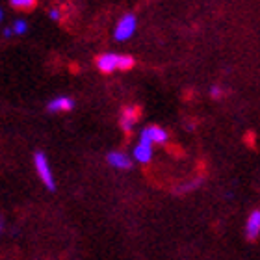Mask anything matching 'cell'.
Segmentation results:
<instances>
[{"label": "cell", "mask_w": 260, "mask_h": 260, "mask_svg": "<svg viewBox=\"0 0 260 260\" xmlns=\"http://www.w3.org/2000/svg\"><path fill=\"white\" fill-rule=\"evenodd\" d=\"M134 158L136 162L140 164H149L152 160V143L145 140H140L138 145L134 147Z\"/></svg>", "instance_id": "obj_9"}, {"label": "cell", "mask_w": 260, "mask_h": 260, "mask_svg": "<svg viewBox=\"0 0 260 260\" xmlns=\"http://www.w3.org/2000/svg\"><path fill=\"white\" fill-rule=\"evenodd\" d=\"M49 17H50V19H52V21H60L61 11L58 10V8H52V10L49 11Z\"/></svg>", "instance_id": "obj_15"}, {"label": "cell", "mask_w": 260, "mask_h": 260, "mask_svg": "<svg viewBox=\"0 0 260 260\" xmlns=\"http://www.w3.org/2000/svg\"><path fill=\"white\" fill-rule=\"evenodd\" d=\"M140 140H145L152 145H166L169 141L168 132L158 125H149L140 132Z\"/></svg>", "instance_id": "obj_3"}, {"label": "cell", "mask_w": 260, "mask_h": 260, "mask_svg": "<svg viewBox=\"0 0 260 260\" xmlns=\"http://www.w3.org/2000/svg\"><path fill=\"white\" fill-rule=\"evenodd\" d=\"M136 26H138L136 15H134V13H126V15L121 17V21L117 22L115 32H114V38L117 39V41H126V39H130L132 36H134Z\"/></svg>", "instance_id": "obj_2"}, {"label": "cell", "mask_w": 260, "mask_h": 260, "mask_svg": "<svg viewBox=\"0 0 260 260\" xmlns=\"http://www.w3.org/2000/svg\"><path fill=\"white\" fill-rule=\"evenodd\" d=\"M140 114L141 110L138 106H125V108L121 110L119 126L123 128V132H126V134L132 132V128H134L138 119H140Z\"/></svg>", "instance_id": "obj_4"}, {"label": "cell", "mask_w": 260, "mask_h": 260, "mask_svg": "<svg viewBox=\"0 0 260 260\" xmlns=\"http://www.w3.org/2000/svg\"><path fill=\"white\" fill-rule=\"evenodd\" d=\"M0 21H2V11H0Z\"/></svg>", "instance_id": "obj_18"}, {"label": "cell", "mask_w": 260, "mask_h": 260, "mask_svg": "<svg viewBox=\"0 0 260 260\" xmlns=\"http://www.w3.org/2000/svg\"><path fill=\"white\" fill-rule=\"evenodd\" d=\"M136 65V60L128 54H121L119 58V71H130Z\"/></svg>", "instance_id": "obj_12"}, {"label": "cell", "mask_w": 260, "mask_h": 260, "mask_svg": "<svg viewBox=\"0 0 260 260\" xmlns=\"http://www.w3.org/2000/svg\"><path fill=\"white\" fill-rule=\"evenodd\" d=\"M75 108V101L71 97H65V95H60V97H54L47 104V112L50 114H60V112H71Z\"/></svg>", "instance_id": "obj_7"}, {"label": "cell", "mask_w": 260, "mask_h": 260, "mask_svg": "<svg viewBox=\"0 0 260 260\" xmlns=\"http://www.w3.org/2000/svg\"><path fill=\"white\" fill-rule=\"evenodd\" d=\"M11 36H15V32H13V28H6L4 30V38H11Z\"/></svg>", "instance_id": "obj_16"}, {"label": "cell", "mask_w": 260, "mask_h": 260, "mask_svg": "<svg viewBox=\"0 0 260 260\" xmlns=\"http://www.w3.org/2000/svg\"><path fill=\"white\" fill-rule=\"evenodd\" d=\"M34 164H36V171H38L41 182H43V184L52 191L56 188V182H54V177H52V171H50L47 154L41 152V151H38L36 154H34Z\"/></svg>", "instance_id": "obj_1"}, {"label": "cell", "mask_w": 260, "mask_h": 260, "mask_svg": "<svg viewBox=\"0 0 260 260\" xmlns=\"http://www.w3.org/2000/svg\"><path fill=\"white\" fill-rule=\"evenodd\" d=\"M10 4H11V8H15V10L30 11L38 6V0H10Z\"/></svg>", "instance_id": "obj_11"}, {"label": "cell", "mask_w": 260, "mask_h": 260, "mask_svg": "<svg viewBox=\"0 0 260 260\" xmlns=\"http://www.w3.org/2000/svg\"><path fill=\"white\" fill-rule=\"evenodd\" d=\"M119 58L121 54H115V52H104V54H99L95 63H97V69L104 75H110L114 71L119 69Z\"/></svg>", "instance_id": "obj_5"}, {"label": "cell", "mask_w": 260, "mask_h": 260, "mask_svg": "<svg viewBox=\"0 0 260 260\" xmlns=\"http://www.w3.org/2000/svg\"><path fill=\"white\" fill-rule=\"evenodd\" d=\"M260 236V208L251 212L247 221H245V238L247 242H255Z\"/></svg>", "instance_id": "obj_6"}, {"label": "cell", "mask_w": 260, "mask_h": 260, "mask_svg": "<svg viewBox=\"0 0 260 260\" xmlns=\"http://www.w3.org/2000/svg\"><path fill=\"white\" fill-rule=\"evenodd\" d=\"M225 95H227V91H225V89H223L221 86H212V87H210V97H212V99H216V101H219V99H223Z\"/></svg>", "instance_id": "obj_14"}, {"label": "cell", "mask_w": 260, "mask_h": 260, "mask_svg": "<svg viewBox=\"0 0 260 260\" xmlns=\"http://www.w3.org/2000/svg\"><path fill=\"white\" fill-rule=\"evenodd\" d=\"M106 162L112 166V168L115 169H130L132 168V158L128 156V154H125V152L121 151H112L108 152V156H106Z\"/></svg>", "instance_id": "obj_8"}, {"label": "cell", "mask_w": 260, "mask_h": 260, "mask_svg": "<svg viewBox=\"0 0 260 260\" xmlns=\"http://www.w3.org/2000/svg\"><path fill=\"white\" fill-rule=\"evenodd\" d=\"M0 231H2V219H0Z\"/></svg>", "instance_id": "obj_17"}, {"label": "cell", "mask_w": 260, "mask_h": 260, "mask_svg": "<svg viewBox=\"0 0 260 260\" xmlns=\"http://www.w3.org/2000/svg\"><path fill=\"white\" fill-rule=\"evenodd\" d=\"M13 32H15V36H21V34H24L28 30V22L22 21V19H17L15 22H13Z\"/></svg>", "instance_id": "obj_13"}, {"label": "cell", "mask_w": 260, "mask_h": 260, "mask_svg": "<svg viewBox=\"0 0 260 260\" xmlns=\"http://www.w3.org/2000/svg\"><path fill=\"white\" fill-rule=\"evenodd\" d=\"M203 182H205V177L203 175H199V177H195V179L188 180V182H184V184L177 186L173 190L175 195H184V193H190V191H195L197 188H201L203 186Z\"/></svg>", "instance_id": "obj_10"}]
</instances>
